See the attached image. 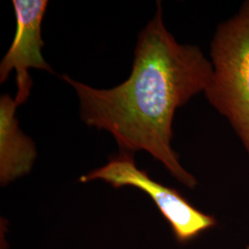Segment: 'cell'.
<instances>
[{
	"instance_id": "1",
	"label": "cell",
	"mask_w": 249,
	"mask_h": 249,
	"mask_svg": "<svg viewBox=\"0 0 249 249\" xmlns=\"http://www.w3.org/2000/svg\"><path fill=\"white\" fill-rule=\"evenodd\" d=\"M213 65L196 45H181L166 29L161 4L138 36L132 71L112 89L92 88L63 75L80 101L82 121L112 134L120 152L150 153L184 186L197 181L171 146L177 109L204 92Z\"/></svg>"
},
{
	"instance_id": "2",
	"label": "cell",
	"mask_w": 249,
	"mask_h": 249,
	"mask_svg": "<svg viewBox=\"0 0 249 249\" xmlns=\"http://www.w3.org/2000/svg\"><path fill=\"white\" fill-rule=\"evenodd\" d=\"M213 76L204 91L249 156V0L217 27L211 43Z\"/></svg>"
},
{
	"instance_id": "3",
	"label": "cell",
	"mask_w": 249,
	"mask_h": 249,
	"mask_svg": "<svg viewBox=\"0 0 249 249\" xmlns=\"http://www.w3.org/2000/svg\"><path fill=\"white\" fill-rule=\"evenodd\" d=\"M102 180L112 187H133L151 197L169 223L179 242L185 243L215 225L213 216L203 213L190 204L177 190L151 179L135 163L133 154L120 152L106 165L80 178L81 183Z\"/></svg>"
},
{
	"instance_id": "4",
	"label": "cell",
	"mask_w": 249,
	"mask_h": 249,
	"mask_svg": "<svg viewBox=\"0 0 249 249\" xmlns=\"http://www.w3.org/2000/svg\"><path fill=\"white\" fill-rule=\"evenodd\" d=\"M16 16V33L9 51L0 63V82L8 79L10 72L16 71L17 93L15 101L20 106L30 95L33 80L30 69L53 73L42 53V21L48 6L46 0H13Z\"/></svg>"
},
{
	"instance_id": "5",
	"label": "cell",
	"mask_w": 249,
	"mask_h": 249,
	"mask_svg": "<svg viewBox=\"0 0 249 249\" xmlns=\"http://www.w3.org/2000/svg\"><path fill=\"white\" fill-rule=\"evenodd\" d=\"M18 104L9 94L0 98V183L10 182L28 175L36 159V145L22 133L16 118Z\"/></svg>"
},
{
	"instance_id": "6",
	"label": "cell",
	"mask_w": 249,
	"mask_h": 249,
	"mask_svg": "<svg viewBox=\"0 0 249 249\" xmlns=\"http://www.w3.org/2000/svg\"><path fill=\"white\" fill-rule=\"evenodd\" d=\"M249 249V248H248V249Z\"/></svg>"
}]
</instances>
